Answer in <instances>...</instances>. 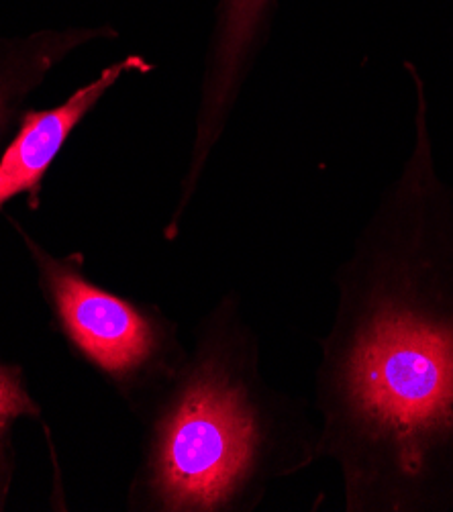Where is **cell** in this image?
<instances>
[{
    "label": "cell",
    "instance_id": "6da1fadb",
    "mask_svg": "<svg viewBox=\"0 0 453 512\" xmlns=\"http://www.w3.org/2000/svg\"><path fill=\"white\" fill-rule=\"evenodd\" d=\"M398 178L335 274L317 374L321 457L347 512L453 510V188L433 160L427 96Z\"/></svg>",
    "mask_w": 453,
    "mask_h": 512
},
{
    "label": "cell",
    "instance_id": "8992f818",
    "mask_svg": "<svg viewBox=\"0 0 453 512\" xmlns=\"http://www.w3.org/2000/svg\"><path fill=\"white\" fill-rule=\"evenodd\" d=\"M29 406L27 398L23 396L17 380H13L7 372L0 370V427L9 419L17 417Z\"/></svg>",
    "mask_w": 453,
    "mask_h": 512
},
{
    "label": "cell",
    "instance_id": "7a4b0ae2",
    "mask_svg": "<svg viewBox=\"0 0 453 512\" xmlns=\"http://www.w3.org/2000/svg\"><path fill=\"white\" fill-rule=\"evenodd\" d=\"M243 343L209 337L158 423L151 490L164 510H223L247 500L270 464L272 419Z\"/></svg>",
    "mask_w": 453,
    "mask_h": 512
},
{
    "label": "cell",
    "instance_id": "277c9868",
    "mask_svg": "<svg viewBox=\"0 0 453 512\" xmlns=\"http://www.w3.org/2000/svg\"><path fill=\"white\" fill-rule=\"evenodd\" d=\"M125 68L127 64L109 68L103 76L76 92L64 107L56 111L27 117L23 131L5 153L3 162H0V204H5L23 190L33 188L41 180L70 131L86 115V111L96 105V100L105 94V90L115 84Z\"/></svg>",
    "mask_w": 453,
    "mask_h": 512
},
{
    "label": "cell",
    "instance_id": "5b68a950",
    "mask_svg": "<svg viewBox=\"0 0 453 512\" xmlns=\"http://www.w3.org/2000/svg\"><path fill=\"white\" fill-rule=\"evenodd\" d=\"M268 3L270 0H223L215 60L207 84L205 111L203 119H200V135L196 147V166L192 168V174L198 172L203 158L207 156V149L217 137V129L225 111L229 109L249 47L256 39Z\"/></svg>",
    "mask_w": 453,
    "mask_h": 512
},
{
    "label": "cell",
    "instance_id": "3957f363",
    "mask_svg": "<svg viewBox=\"0 0 453 512\" xmlns=\"http://www.w3.org/2000/svg\"><path fill=\"white\" fill-rule=\"evenodd\" d=\"M54 292L68 331L105 370L127 374L160 351V331L127 302L70 274L56 276Z\"/></svg>",
    "mask_w": 453,
    "mask_h": 512
}]
</instances>
